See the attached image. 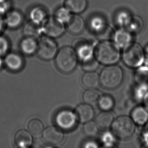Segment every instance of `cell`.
Listing matches in <instances>:
<instances>
[{"label": "cell", "instance_id": "cell-1", "mask_svg": "<svg viewBox=\"0 0 148 148\" xmlns=\"http://www.w3.org/2000/svg\"><path fill=\"white\" fill-rule=\"evenodd\" d=\"M94 53L96 60L104 65H114L120 59V48L113 41L104 40L100 42Z\"/></svg>", "mask_w": 148, "mask_h": 148}, {"label": "cell", "instance_id": "cell-2", "mask_svg": "<svg viewBox=\"0 0 148 148\" xmlns=\"http://www.w3.org/2000/svg\"><path fill=\"white\" fill-rule=\"evenodd\" d=\"M55 57L56 67L61 72L68 73L76 68L78 56L75 50L72 47L66 46L60 49Z\"/></svg>", "mask_w": 148, "mask_h": 148}, {"label": "cell", "instance_id": "cell-3", "mask_svg": "<svg viewBox=\"0 0 148 148\" xmlns=\"http://www.w3.org/2000/svg\"><path fill=\"white\" fill-rule=\"evenodd\" d=\"M100 78V84L104 88L114 89L122 83L123 73L119 66L111 65L103 69Z\"/></svg>", "mask_w": 148, "mask_h": 148}, {"label": "cell", "instance_id": "cell-4", "mask_svg": "<svg viewBox=\"0 0 148 148\" xmlns=\"http://www.w3.org/2000/svg\"><path fill=\"white\" fill-rule=\"evenodd\" d=\"M145 55V51L140 45L132 42L124 49L122 53V60L126 66L136 68L143 63Z\"/></svg>", "mask_w": 148, "mask_h": 148}, {"label": "cell", "instance_id": "cell-5", "mask_svg": "<svg viewBox=\"0 0 148 148\" xmlns=\"http://www.w3.org/2000/svg\"><path fill=\"white\" fill-rule=\"evenodd\" d=\"M136 123L131 118L121 116L116 118L112 123V132L117 138L126 139L130 138L136 130Z\"/></svg>", "mask_w": 148, "mask_h": 148}, {"label": "cell", "instance_id": "cell-6", "mask_svg": "<svg viewBox=\"0 0 148 148\" xmlns=\"http://www.w3.org/2000/svg\"><path fill=\"white\" fill-rule=\"evenodd\" d=\"M58 52V47L54 38L46 36L41 37L38 42L37 53L39 58L43 60H52Z\"/></svg>", "mask_w": 148, "mask_h": 148}, {"label": "cell", "instance_id": "cell-7", "mask_svg": "<svg viewBox=\"0 0 148 148\" xmlns=\"http://www.w3.org/2000/svg\"><path fill=\"white\" fill-rule=\"evenodd\" d=\"M42 32L44 35L51 38H58L64 34L66 27L64 24L58 22L54 16H49L42 25Z\"/></svg>", "mask_w": 148, "mask_h": 148}, {"label": "cell", "instance_id": "cell-8", "mask_svg": "<svg viewBox=\"0 0 148 148\" xmlns=\"http://www.w3.org/2000/svg\"><path fill=\"white\" fill-rule=\"evenodd\" d=\"M77 115L69 110H63L58 112L55 117L58 127L65 130H70L76 125Z\"/></svg>", "mask_w": 148, "mask_h": 148}, {"label": "cell", "instance_id": "cell-9", "mask_svg": "<svg viewBox=\"0 0 148 148\" xmlns=\"http://www.w3.org/2000/svg\"><path fill=\"white\" fill-rule=\"evenodd\" d=\"M42 136L46 143L54 146L60 144L64 138V134L62 129L54 126H49L45 129Z\"/></svg>", "mask_w": 148, "mask_h": 148}, {"label": "cell", "instance_id": "cell-10", "mask_svg": "<svg viewBox=\"0 0 148 148\" xmlns=\"http://www.w3.org/2000/svg\"><path fill=\"white\" fill-rule=\"evenodd\" d=\"M4 19L6 27L14 29L24 25L25 18L20 10L11 9L4 16Z\"/></svg>", "mask_w": 148, "mask_h": 148}, {"label": "cell", "instance_id": "cell-11", "mask_svg": "<svg viewBox=\"0 0 148 148\" xmlns=\"http://www.w3.org/2000/svg\"><path fill=\"white\" fill-rule=\"evenodd\" d=\"M113 42L120 48H126L132 42V34L125 27H119L114 32Z\"/></svg>", "mask_w": 148, "mask_h": 148}, {"label": "cell", "instance_id": "cell-12", "mask_svg": "<svg viewBox=\"0 0 148 148\" xmlns=\"http://www.w3.org/2000/svg\"><path fill=\"white\" fill-rule=\"evenodd\" d=\"M48 17L47 10L43 6H34L28 12L29 21L41 26L46 21Z\"/></svg>", "mask_w": 148, "mask_h": 148}, {"label": "cell", "instance_id": "cell-13", "mask_svg": "<svg viewBox=\"0 0 148 148\" xmlns=\"http://www.w3.org/2000/svg\"><path fill=\"white\" fill-rule=\"evenodd\" d=\"M85 23L82 16L79 14H73L69 22L66 24V27L68 32L74 34H80L84 30Z\"/></svg>", "mask_w": 148, "mask_h": 148}, {"label": "cell", "instance_id": "cell-14", "mask_svg": "<svg viewBox=\"0 0 148 148\" xmlns=\"http://www.w3.org/2000/svg\"><path fill=\"white\" fill-rule=\"evenodd\" d=\"M76 112L79 120L83 123L91 121L94 117L93 108L92 106L86 103L80 104L77 106Z\"/></svg>", "mask_w": 148, "mask_h": 148}, {"label": "cell", "instance_id": "cell-15", "mask_svg": "<svg viewBox=\"0 0 148 148\" xmlns=\"http://www.w3.org/2000/svg\"><path fill=\"white\" fill-rule=\"evenodd\" d=\"M14 141L19 148H28L32 145L33 137L28 131L21 130L16 132L14 136Z\"/></svg>", "mask_w": 148, "mask_h": 148}, {"label": "cell", "instance_id": "cell-16", "mask_svg": "<svg viewBox=\"0 0 148 148\" xmlns=\"http://www.w3.org/2000/svg\"><path fill=\"white\" fill-rule=\"evenodd\" d=\"M4 63L9 70L12 71H17L22 68L24 61L19 55L12 53L6 56Z\"/></svg>", "mask_w": 148, "mask_h": 148}, {"label": "cell", "instance_id": "cell-17", "mask_svg": "<svg viewBox=\"0 0 148 148\" xmlns=\"http://www.w3.org/2000/svg\"><path fill=\"white\" fill-rule=\"evenodd\" d=\"M131 118L136 124L142 125L148 121V110L146 107L138 106L132 110Z\"/></svg>", "mask_w": 148, "mask_h": 148}, {"label": "cell", "instance_id": "cell-18", "mask_svg": "<svg viewBox=\"0 0 148 148\" xmlns=\"http://www.w3.org/2000/svg\"><path fill=\"white\" fill-rule=\"evenodd\" d=\"M87 5V0H65L64 2V6L75 14L83 13L86 10Z\"/></svg>", "mask_w": 148, "mask_h": 148}, {"label": "cell", "instance_id": "cell-19", "mask_svg": "<svg viewBox=\"0 0 148 148\" xmlns=\"http://www.w3.org/2000/svg\"><path fill=\"white\" fill-rule=\"evenodd\" d=\"M38 42L36 38L30 36H26L20 44V49L24 54L31 55L37 52Z\"/></svg>", "mask_w": 148, "mask_h": 148}, {"label": "cell", "instance_id": "cell-20", "mask_svg": "<svg viewBox=\"0 0 148 148\" xmlns=\"http://www.w3.org/2000/svg\"><path fill=\"white\" fill-rule=\"evenodd\" d=\"M76 54L78 58L83 62L87 61L93 58V49L92 46L87 43H81L78 44L76 49Z\"/></svg>", "mask_w": 148, "mask_h": 148}, {"label": "cell", "instance_id": "cell-21", "mask_svg": "<svg viewBox=\"0 0 148 148\" xmlns=\"http://www.w3.org/2000/svg\"><path fill=\"white\" fill-rule=\"evenodd\" d=\"M82 84L88 88H95L100 84V78L98 74L94 72H86L82 78Z\"/></svg>", "mask_w": 148, "mask_h": 148}, {"label": "cell", "instance_id": "cell-22", "mask_svg": "<svg viewBox=\"0 0 148 148\" xmlns=\"http://www.w3.org/2000/svg\"><path fill=\"white\" fill-rule=\"evenodd\" d=\"M114 116L109 111H103L96 116L95 121L99 128H109L114 121Z\"/></svg>", "mask_w": 148, "mask_h": 148}, {"label": "cell", "instance_id": "cell-23", "mask_svg": "<svg viewBox=\"0 0 148 148\" xmlns=\"http://www.w3.org/2000/svg\"><path fill=\"white\" fill-rule=\"evenodd\" d=\"M23 33L25 36L37 38L42 34V26L34 23L28 20L24 24Z\"/></svg>", "mask_w": 148, "mask_h": 148}, {"label": "cell", "instance_id": "cell-24", "mask_svg": "<svg viewBox=\"0 0 148 148\" xmlns=\"http://www.w3.org/2000/svg\"><path fill=\"white\" fill-rule=\"evenodd\" d=\"M89 28L95 33H100L105 29L107 22L105 19L100 15L93 16L89 20Z\"/></svg>", "mask_w": 148, "mask_h": 148}, {"label": "cell", "instance_id": "cell-25", "mask_svg": "<svg viewBox=\"0 0 148 148\" xmlns=\"http://www.w3.org/2000/svg\"><path fill=\"white\" fill-rule=\"evenodd\" d=\"M102 96L100 90L96 88H88L83 95V100L86 104L94 106L98 104V101Z\"/></svg>", "mask_w": 148, "mask_h": 148}, {"label": "cell", "instance_id": "cell-26", "mask_svg": "<svg viewBox=\"0 0 148 148\" xmlns=\"http://www.w3.org/2000/svg\"><path fill=\"white\" fill-rule=\"evenodd\" d=\"M73 14L72 13L66 6H62L56 9L53 16L58 22L66 25V24L70 20Z\"/></svg>", "mask_w": 148, "mask_h": 148}, {"label": "cell", "instance_id": "cell-27", "mask_svg": "<svg viewBox=\"0 0 148 148\" xmlns=\"http://www.w3.org/2000/svg\"><path fill=\"white\" fill-rule=\"evenodd\" d=\"M132 14L127 10H121L116 14L115 21L119 27H125L127 26L132 18Z\"/></svg>", "mask_w": 148, "mask_h": 148}, {"label": "cell", "instance_id": "cell-28", "mask_svg": "<svg viewBox=\"0 0 148 148\" xmlns=\"http://www.w3.org/2000/svg\"><path fill=\"white\" fill-rule=\"evenodd\" d=\"M144 26V22L142 17L136 15H133L130 22L126 28L133 34L140 32Z\"/></svg>", "mask_w": 148, "mask_h": 148}, {"label": "cell", "instance_id": "cell-29", "mask_svg": "<svg viewBox=\"0 0 148 148\" xmlns=\"http://www.w3.org/2000/svg\"><path fill=\"white\" fill-rule=\"evenodd\" d=\"M28 131L33 136L38 137L42 135L44 131V125L42 121L38 119H33L28 122Z\"/></svg>", "mask_w": 148, "mask_h": 148}, {"label": "cell", "instance_id": "cell-30", "mask_svg": "<svg viewBox=\"0 0 148 148\" xmlns=\"http://www.w3.org/2000/svg\"><path fill=\"white\" fill-rule=\"evenodd\" d=\"M98 105L102 111H109L114 107V100L110 95H106L101 96L99 99Z\"/></svg>", "mask_w": 148, "mask_h": 148}, {"label": "cell", "instance_id": "cell-31", "mask_svg": "<svg viewBox=\"0 0 148 148\" xmlns=\"http://www.w3.org/2000/svg\"><path fill=\"white\" fill-rule=\"evenodd\" d=\"M98 126L96 122L90 121L85 123L83 126V132L86 136L93 137L98 134Z\"/></svg>", "mask_w": 148, "mask_h": 148}, {"label": "cell", "instance_id": "cell-32", "mask_svg": "<svg viewBox=\"0 0 148 148\" xmlns=\"http://www.w3.org/2000/svg\"><path fill=\"white\" fill-rule=\"evenodd\" d=\"M136 80L138 84H148V66H142L138 68L136 74Z\"/></svg>", "mask_w": 148, "mask_h": 148}, {"label": "cell", "instance_id": "cell-33", "mask_svg": "<svg viewBox=\"0 0 148 148\" xmlns=\"http://www.w3.org/2000/svg\"><path fill=\"white\" fill-rule=\"evenodd\" d=\"M148 95V86L146 84H138L135 90V96L138 100L143 101Z\"/></svg>", "mask_w": 148, "mask_h": 148}, {"label": "cell", "instance_id": "cell-34", "mask_svg": "<svg viewBox=\"0 0 148 148\" xmlns=\"http://www.w3.org/2000/svg\"><path fill=\"white\" fill-rule=\"evenodd\" d=\"M99 62L97 60H95L93 58L87 61L83 62L82 65V68L86 72L94 71L98 68Z\"/></svg>", "mask_w": 148, "mask_h": 148}, {"label": "cell", "instance_id": "cell-35", "mask_svg": "<svg viewBox=\"0 0 148 148\" xmlns=\"http://www.w3.org/2000/svg\"><path fill=\"white\" fill-rule=\"evenodd\" d=\"M115 135L113 133H111L109 132H104L102 136V142L104 146L107 147H112L115 142Z\"/></svg>", "mask_w": 148, "mask_h": 148}, {"label": "cell", "instance_id": "cell-36", "mask_svg": "<svg viewBox=\"0 0 148 148\" xmlns=\"http://www.w3.org/2000/svg\"><path fill=\"white\" fill-rule=\"evenodd\" d=\"M9 48V43L7 38L0 35V57L6 55Z\"/></svg>", "mask_w": 148, "mask_h": 148}, {"label": "cell", "instance_id": "cell-37", "mask_svg": "<svg viewBox=\"0 0 148 148\" xmlns=\"http://www.w3.org/2000/svg\"><path fill=\"white\" fill-rule=\"evenodd\" d=\"M11 9V2L10 0L4 2H0V16L4 17Z\"/></svg>", "mask_w": 148, "mask_h": 148}, {"label": "cell", "instance_id": "cell-38", "mask_svg": "<svg viewBox=\"0 0 148 148\" xmlns=\"http://www.w3.org/2000/svg\"><path fill=\"white\" fill-rule=\"evenodd\" d=\"M142 136L145 144L147 145L148 146V123L145 127Z\"/></svg>", "mask_w": 148, "mask_h": 148}, {"label": "cell", "instance_id": "cell-39", "mask_svg": "<svg viewBox=\"0 0 148 148\" xmlns=\"http://www.w3.org/2000/svg\"><path fill=\"white\" fill-rule=\"evenodd\" d=\"M85 148H98V145L94 142H87L84 146Z\"/></svg>", "mask_w": 148, "mask_h": 148}, {"label": "cell", "instance_id": "cell-40", "mask_svg": "<svg viewBox=\"0 0 148 148\" xmlns=\"http://www.w3.org/2000/svg\"><path fill=\"white\" fill-rule=\"evenodd\" d=\"M6 25L4 21V17L0 16V34L2 33Z\"/></svg>", "mask_w": 148, "mask_h": 148}, {"label": "cell", "instance_id": "cell-41", "mask_svg": "<svg viewBox=\"0 0 148 148\" xmlns=\"http://www.w3.org/2000/svg\"><path fill=\"white\" fill-rule=\"evenodd\" d=\"M144 102H145V105L146 106V108L148 110V95L146 97L144 100Z\"/></svg>", "mask_w": 148, "mask_h": 148}, {"label": "cell", "instance_id": "cell-42", "mask_svg": "<svg viewBox=\"0 0 148 148\" xmlns=\"http://www.w3.org/2000/svg\"><path fill=\"white\" fill-rule=\"evenodd\" d=\"M145 55L148 57V44L146 47V48L145 50Z\"/></svg>", "mask_w": 148, "mask_h": 148}, {"label": "cell", "instance_id": "cell-43", "mask_svg": "<svg viewBox=\"0 0 148 148\" xmlns=\"http://www.w3.org/2000/svg\"><path fill=\"white\" fill-rule=\"evenodd\" d=\"M9 0H0V2H6V1H8Z\"/></svg>", "mask_w": 148, "mask_h": 148}]
</instances>
